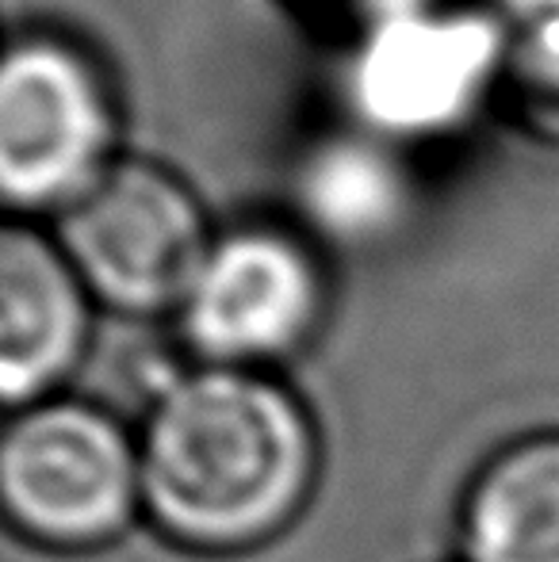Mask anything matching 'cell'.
Returning <instances> with one entry per match:
<instances>
[{
  "mask_svg": "<svg viewBox=\"0 0 559 562\" xmlns=\"http://www.w3.org/2000/svg\"><path fill=\"white\" fill-rule=\"evenodd\" d=\"M0 486L27 540L85 551L112 543L142 509V459L112 414L43 398L8 422Z\"/></svg>",
  "mask_w": 559,
  "mask_h": 562,
  "instance_id": "4",
  "label": "cell"
},
{
  "mask_svg": "<svg viewBox=\"0 0 559 562\" xmlns=\"http://www.w3.org/2000/svg\"><path fill=\"white\" fill-rule=\"evenodd\" d=\"M463 562H559V432L502 448L460 513Z\"/></svg>",
  "mask_w": 559,
  "mask_h": 562,
  "instance_id": "8",
  "label": "cell"
},
{
  "mask_svg": "<svg viewBox=\"0 0 559 562\" xmlns=\"http://www.w3.org/2000/svg\"><path fill=\"white\" fill-rule=\"evenodd\" d=\"M411 172L388 138L337 134L303 157L295 200L314 234L342 245H372L391 237L411 215Z\"/></svg>",
  "mask_w": 559,
  "mask_h": 562,
  "instance_id": "9",
  "label": "cell"
},
{
  "mask_svg": "<svg viewBox=\"0 0 559 562\" xmlns=\"http://www.w3.org/2000/svg\"><path fill=\"white\" fill-rule=\"evenodd\" d=\"M360 4H368V0H360ZM376 4H380V15H376V20H383V15H391V12L414 8V0H376Z\"/></svg>",
  "mask_w": 559,
  "mask_h": 562,
  "instance_id": "12",
  "label": "cell"
},
{
  "mask_svg": "<svg viewBox=\"0 0 559 562\" xmlns=\"http://www.w3.org/2000/svg\"><path fill=\"white\" fill-rule=\"evenodd\" d=\"M506 31L487 12L403 8L365 31L349 97L368 134L414 142L456 131L499 89Z\"/></svg>",
  "mask_w": 559,
  "mask_h": 562,
  "instance_id": "5",
  "label": "cell"
},
{
  "mask_svg": "<svg viewBox=\"0 0 559 562\" xmlns=\"http://www.w3.org/2000/svg\"><path fill=\"white\" fill-rule=\"evenodd\" d=\"M142 509L192 551H246L299 517L318 474L303 402L254 368L177 375L138 445Z\"/></svg>",
  "mask_w": 559,
  "mask_h": 562,
  "instance_id": "1",
  "label": "cell"
},
{
  "mask_svg": "<svg viewBox=\"0 0 559 562\" xmlns=\"http://www.w3.org/2000/svg\"><path fill=\"white\" fill-rule=\"evenodd\" d=\"M104 61L62 31L12 35L0 61V195L12 215H66L120 161Z\"/></svg>",
  "mask_w": 559,
  "mask_h": 562,
  "instance_id": "2",
  "label": "cell"
},
{
  "mask_svg": "<svg viewBox=\"0 0 559 562\" xmlns=\"http://www.w3.org/2000/svg\"><path fill=\"white\" fill-rule=\"evenodd\" d=\"M499 92L533 138L559 146V15L522 23L506 38Z\"/></svg>",
  "mask_w": 559,
  "mask_h": 562,
  "instance_id": "10",
  "label": "cell"
},
{
  "mask_svg": "<svg viewBox=\"0 0 559 562\" xmlns=\"http://www.w3.org/2000/svg\"><path fill=\"white\" fill-rule=\"evenodd\" d=\"M510 20L522 27V23H537V20H552L559 15V0H494Z\"/></svg>",
  "mask_w": 559,
  "mask_h": 562,
  "instance_id": "11",
  "label": "cell"
},
{
  "mask_svg": "<svg viewBox=\"0 0 559 562\" xmlns=\"http://www.w3.org/2000/svg\"><path fill=\"white\" fill-rule=\"evenodd\" d=\"M211 241L192 188L146 157H120L58 215V245L89 295L131 318L180 311Z\"/></svg>",
  "mask_w": 559,
  "mask_h": 562,
  "instance_id": "3",
  "label": "cell"
},
{
  "mask_svg": "<svg viewBox=\"0 0 559 562\" xmlns=\"http://www.w3.org/2000/svg\"><path fill=\"white\" fill-rule=\"evenodd\" d=\"M326 311V272L303 234L249 223L211 241L180 303L185 345L211 368H254L295 352Z\"/></svg>",
  "mask_w": 559,
  "mask_h": 562,
  "instance_id": "6",
  "label": "cell"
},
{
  "mask_svg": "<svg viewBox=\"0 0 559 562\" xmlns=\"http://www.w3.org/2000/svg\"><path fill=\"white\" fill-rule=\"evenodd\" d=\"M92 295L58 237L27 223L0 229V391L8 406L43 402L81 363Z\"/></svg>",
  "mask_w": 559,
  "mask_h": 562,
  "instance_id": "7",
  "label": "cell"
}]
</instances>
